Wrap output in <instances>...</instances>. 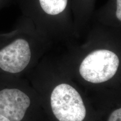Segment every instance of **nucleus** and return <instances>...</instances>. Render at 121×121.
<instances>
[{
  "label": "nucleus",
  "instance_id": "f257e3e1",
  "mask_svg": "<svg viewBox=\"0 0 121 121\" xmlns=\"http://www.w3.org/2000/svg\"><path fill=\"white\" fill-rule=\"evenodd\" d=\"M51 104L53 113L60 121H82L86 116L82 98L69 85L60 84L54 89Z\"/></svg>",
  "mask_w": 121,
  "mask_h": 121
},
{
  "label": "nucleus",
  "instance_id": "f03ea898",
  "mask_svg": "<svg viewBox=\"0 0 121 121\" xmlns=\"http://www.w3.org/2000/svg\"><path fill=\"white\" fill-rule=\"evenodd\" d=\"M119 64L118 57L114 52L105 49L96 50L90 53L82 60L80 73L86 81L99 84L112 78Z\"/></svg>",
  "mask_w": 121,
  "mask_h": 121
},
{
  "label": "nucleus",
  "instance_id": "7ed1b4c3",
  "mask_svg": "<svg viewBox=\"0 0 121 121\" xmlns=\"http://www.w3.org/2000/svg\"><path fill=\"white\" fill-rule=\"evenodd\" d=\"M31 51L28 42L19 39L0 51V68L10 73H18L28 66Z\"/></svg>",
  "mask_w": 121,
  "mask_h": 121
},
{
  "label": "nucleus",
  "instance_id": "20e7f679",
  "mask_svg": "<svg viewBox=\"0 0 121 121\" xmlns=\"http://www.w3.org/2000/svg\"><path fill=\"white\" fill-rule=\"evenodd\" d=\"M30 104V98L21 90L6 89L0 91V114L11 121H22Z\"/></svg>",
  "mask_w": 121,
  "mask_h": 121
},
{
  "label": "nucleus",
  "instance_id": "39448f33",
  "mask_svg": "<svg viewBox=\"0 0 121 121\" xmlns=\"http://www.w3.org/2000/svg\"><path fill=\"white\" fill-rule=\"evenodd\" d=\"M40 6L47 14L55 15L64 11L67 0H39Z\"/></svg>",
  "mask_w": 121,
  "mask_h": 121
},
{
  "label": "nucleus",
  "instance_id": "423d86ee",
  "mask_svg": "<svg viewBox=\"0 0 121 121\" xmlns=\"http://www.w3.org/2000/svg\"><path fill=\"white\" fill-rule=\"evenodd\" d=\"M108 121H121V108L113 112Z\"/></svg>",
  "mask_w": 121,
  "mask_h": 121
},
{
  "label": "nucleus",
  "instance_id": "0eeeda50",
  "mask_svg": "<svg viewBox=\"0 0 121 121\" xmlns=\"http://www.w3.org/2000/svg\"><path fill=\"white\" fill-rule=\"evenodd\" d=\"M116 16H117L118 19L121 21V0H117Z\"/></svg>",
  "mask_w": 121,
  "mask_h": 121
},
{
  "label": "nucleus",
  "instance_id": "6e6552de",
  "mask_svg": "<svg viewBox=\"0 0 121 121\" xmlns=\"http://www.w3.org/2000/svg\"><path fill=\"white\" fill-rule=\"evenodd\" d=\"M0 121H11L10 119H9L7 118L4 117L2 115L0 114Z\"/></svg>",
  "mask_w": 121,
  "mask_h": 121
}]
</instances>
